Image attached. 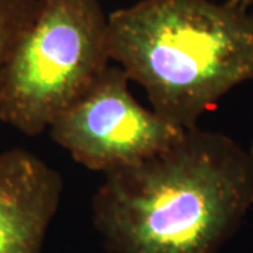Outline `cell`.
<instances>
[{
	"instance_id": "1",
	"label": "cell",
	"mask_w": 253,
	"mask_h": 253,
	"mask_svg": "<svg viewBox=\"0 0 253 253\" xmlns=\"http://www.w3.org/2000/svg\"><path fill=\"white\" fill-rule=\"evenodd\" d=\"M253 206V151L199 126L104 174L93 225L110 253H215Z\"/></svg>"
},
{
	"instance_id": "2",
	"label": "cell",
	"mask_w": 253,
	"mask_h": 253,
	"mask_svg": "<svg viewBox=\"0 0 253 253\" xmlns=\"http://www.w3.org/2000/svg\"><path fill=\"white\" fill-rule=\"evenodd\" d=\"M109 45L152 109L184 129L253 79V16L229 0H139L110 14Z\"/></svg>"
},
{
	"instance_id": "3",
	"label": "cell",
	"mask_w": 253,
	"mask_h": 253,
	"mask_svg": "<svg viewBox=\"0 0 253 253\" xmlns=\"http://www.w3.org/2000/svg\"><path fill=\"white\" fill-rule=\"evenodd\" d=\"M111 65L99 0H38L0 79V120L28 136L52 126Z\"/></svg>"
},
{
	"instance_id": "4",
	"label": "cell",
	"mask_w": 253,
	"mask_h": 253,
	"mask_svg": "<svg viewBox=\"0 0 253 253\" xmlns=\"http://www.w3.org/2000/svg\"><path fill=\"white\" fill-rule=\"evenodd\" d=\"M129 82L118 65H110L48 128L75 162L103 174L117 172L161 154L186 132L144 107L132 96Z\"/></svg>"
},
{
	"instance_id": "5",
	"label": "cell",
	"mask_w": 253,
	"mask_h": 253,
	"mask_svg": "<svg viewBox=\"0 0 253 253\" xmlns=\"http://www.w3.org/2000/svg\"><path fill=\"white\" fill-rule=\"evenodd\" d=\"M62 190L59 172L33 152H0V253H41Z\"/></svg>"
},
{
	"instance_id": "6",
	"label": "cell",
	"mask_w": 253,
	"mask_h": 253,
	"mask_svg": "<svg viewBox=\"0 0 253 253\" xmlns=\"http://www.w3.org/2000/svg\"><path fill=\"white\" fill-rule=\"evenodd\" d=\"M38 0H0V79L10 54L33 23Z\"/></svg>"
},
{
	"instance_id": "7",
	"label": "cell",
	"mask_w": 253,
	"mask_h": 253,
	"mask_svg": "<svg viewBox=\"0 0 253 253\" xmlns=\"http://www.w3.org/2000/svg\"><path fill=\"white\" fill-rule=\"evenodd\" d=\"M231 3H235L238 6H242V7H248L249 4H252L253 0H229Z\"/></svg>"
}]
</instances>
